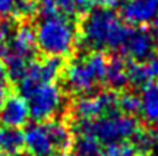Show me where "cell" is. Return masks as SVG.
I'll list each match as a JSON object with an SVG mask.
<instances>
[{"instance_id":"obj_27","label":"cell","mask_w":158,"mask_h":156,"mask_svg":"<svg viewBox=\"0 0 158 156\" xmlns=\"http://www.w3.org/2000/svg\"><path fill=\"white\" fill-rule=\"evenodd\" d=\"M9 98V89L6 83H0V108L3 106V104L6 102V99Z\"/></svg>"},{"instance_id":"obj_7","label":"cell","mask_w":158,"mask_h":156,"mask_svg":"<svg viewBox=\"0 0 158 156\" xmlns=\"http://www.w3.org/2000/svg\"><path fill=\"white\" fill-rule=\"evenodd\" d=\"M63 69L62 58L59 57H45L38 62H31L27 66L22 78L18 80L19 92L23 98L43 83L54 82Z\"/></svg>"},{"instance_id":"obj_14","label":"cell","mask_w":158,"mask_h":156,"mask_svg":"<svg viewBox=\"0 0 158 156\" xmlns=\"http://www.w3.org/2000/svg\"><path fill=\"white\" fill-rule=\"evenodd\" d=\"M141 112L148 123L158 124V82H151L142 88Z\"/></svg>"},{"instance_id":"obj_16","label":"cell","mask_w":158,"mask_h":156,"mask_svg":"<svg viewBox=\"0 0 158 156\" xmlns=\"http://www.w3.org/2000/svg\"><path fill=\"white\" fill-rule=\"evenodd\" d=\"M106 82L113 89H120L127 80V66L122 57H113L107 60V70H106Z\"/></svg>"},{"instance_id":"obj_11","label":"cell","mask_w":158,"mask_h":156,"mask_svg":"<svg viewBox=\"0 0 158 156\" xmlns=\"http://www.w3.org/2000/svg\"><path fill=\"white\" fill-rule=\"evenodd\" d=\"M25 147L31 156H53L56 147L51 142L45 123H34L27 126L23 131Z\"/></svg>"},{"instance_id":"obj_20","label":"cell","mask_w":158,"mask_h":156,"mask_svg":"<svg viewBox=\"0 0 158 156\" xmlns=\"http://www.w3.org/2000/svg\"><path fill=\"white\" fill-rule=\"evenodd\" d=\"M117 108L123 114L133 115V114L141 111V99L136 94L126 92V94L120 95L117 98Z\"/></svg>"},{"instance_id":"obj_26","label":"cell","mask_w":158,"mask_h":156,"mask_svg":"<svg viewBox=\"0 0 158 156\" xmlns=\"http://www.w3.org/2000/svg\"><path fill=\"white\" fill-rule=\"evenodd\" d=\"M15 15V0H0V18L7 19Z\"/></svg>"},{"instance_id":"obj_23","label":"cell","mask_w":158,"mask_h":156,"mask_svg":"<svg viewBox=\"0 0 158 156\" xmlns=\"http://www.w3.org/2000/svg\"><path fill=\"white\" fill-rule=\"evenodd\" d=\"M15 29H16L15 25L10 21H7V19H3L0 22V57H5L9 41H10Z\"/></svg>"},{"instance_id":"obj_18","label":"cell","mask_w":158,"mask_h":156,"mask_svg":"<svg viewBox=\"0 0 158 156\" xmlns=\"http://www.w3.org/2000/svg\"><path fill=\"white\" fill-rule=\"evenodd\" d=\"M76 156H100L101 143L91 134H78L73 143Z\"/></svg>"},{"instance_id":"obj_28","label":"cell","mask_w":158,"mask_h":156,"mask_svg":"<svg viewBox=\"0 0 158 156\" xmlns=\"http://www.w3.org/2000/svg\"><path fill=\"white\" fill-rule=\"evenodd\" d=\"M6 79H7V70L3 62H0V83H6Z\"/></svg>"},{"instance_id":"obj_5","label":"cell","mask_w":158,"mask_h":156,"mask_svg":"<svg viewBox=\"0 0 158 156\" xmlns=\"http://www.w3.org/2000/svg\"><path fill=\"white\" fill-rule=\"evenodd\" d=\"M35 48L37 42H35L34 29L29 25H21L19 28L15 29L3 57L7 70V78H10L15 82L22 78L27 66L32 62Z\"/></svg>"},{"instance_id":"obj_21","label":"cell","mask_w":158,"mask_h":156,"mask_svg":"<svg viewBox=\"0 0 158 156\" xmlns=\"http://www.w3.org/2000/svg\"><path fill=\"white\" fill-rule=\"evenodd\" d=\"M100 156H138V150L133 145L120 142V143L108 145L106 150H101Z\"/></svg>"},{"instance_id":"obj_31","label":"cell","mask_w":158,"mask_h":156,"mask_svg":"<svg viewBox=\"0 0 158 156\" xmlns=\"http://www.w3.org/2000/svg\"><path fill=\"white\" fill-rule=\"evenodd\" d=\"M0 156H7V155H0ZM13 156H23V155H13Z\"/></svg>"},{"instance_id":"obj_2","label":"cell","mask_w":158,"mask_h":156,"mask_svg":"<svg viewBox=\"0 0 158 156\" xmlns=\"http://www.w3.org/2000/svg\"><path fill=\"white\" fill-rule=\"evenodd\" d=\"M34 32L37 47L47 57L62 58L68 56L72 53L78 41L75 23L63 15L43 16Z\"/></svg>"},{"instance_id":"obj_8","label":"cell","mask_w":158,"mask_h":156,"mask_svg":"<svg viewBox=\"0 0 158 156\" xmlns=\"http://www.w3.org/2000/svg\"><path fill=\"white\" fill-rule=\"evenodd\" d=\"M118 95L114 92H100L95 95H84L73 104V112L79 120H95L104 114L116 111Z\"/></svg>"},{"instance_id":"obj_17","label":"cell","mask_w":158,"mask_h":156,"mask_svg":"<svg viewBox=\"0 0 158 156\" xmlns=\"http://www.w3.org/2000/svg\"><path fill=\"white\" fill-rule=\"evenodd\" d=\"M51 142L56 147V150L66 152L72 145V134L69 128L60 121H47L45 123Z\"/></svg>"},{"instance_id":"obj_19","label":"cell","mask_w":158,"mask_h":156,"mask_svg":"<svg viewBox=\"0 0 158 156\" xmlns=\"http://www.w3.org/2000/svg\"><path fill=\"white\" fill-rule=\"evenodd\" d=\"M51 2H53L59 15L68 18L82 13L88 9V5L85 0H51Z\"/></svg>"},{"instance_id":"obj_12","label":"cell","mask_w":158,"mask_h":156,"mask_svg":"<svg viewBox=\"0 0 158 156\" xmlns=\"http://www.w3.org/2000/svg\"><path fill=\"white\" fill-rule=\"evenodd\" d=\"M29 120L28 102L22 95L9 96L0 108V123L7 128H21Z\"/></svg>"},{"instance_id":"obj_25","label":"cell","mask_w":158,"mask_h":156,"mask_svg":"<svg viewBox=\"0 0 158 156\" xmlns=\"http://www.w3.org/2000/svg\"><path fill=\"white\" fill-rule=\"evenodd\" d=\"M88 7H97V9H113L122 3V0H85Z\"/></svg>"},{"instance_id":"obj_4","label":"cell","mask_w":158,"mask_h":156,"mask_svg":"<svg viewBox=\"0 0 158 156\" xmlns=\"http://www.w3.org/2000/svg\"><path fill=\"white\" fill-rule=\"evenodd\" d=\"M107 58L101 51L75 58L64 70V82L70 92L89 95L97 86L106 82Z\"/></svg>"},{"instance_id":"obj_24","label":"cell","mask_w":158,"mask_h":156,"mask_svg":"<svg viewBox=\"0 0 158 156\" xmlns=\"http://www.w3.org/2000/svg\"><path fill=\"white\" fill-rule=\"evenodd\" d=\"M38 6V0H15V15L31 16Z\"/></svg>"},{"instance_id":"obj_15","label":"cell","mask_w":158,"mask_h":156,"mask_svg":"<svg viewBox=\"0 0 158 156\" xmlns=\"http://www.w3.org/2000/svg\"><path fill=\"white\" fill-rule=\"evenodd\" d=\"M23 146V133L19 128L0 127V155H19Z\"/></svg>"},{"instance_id":"obj_3","label":"cell","mask_w":158,"mask_h":156,"mask_svg":"<svg viewBox=\"0 0 158 156\" xmlns=\"http://www.w3.org/2000/svg\"><path fill=\"white\" fill-rule=\"evenodd\" d=\"M78 134H91L100 143L113 145L132 139L139 131V124L133 115L113 111L95 120H79L75 124Z\"/></svg>"},{"instance_id":"obj_13","label":"cell","mask_w":158,"mask_h":156,"mask_svg":"<svg viewBox=\"0 0 158 156\" xmlns=\"http://www.w3.org/2000/svg\"><path fill=\"white\" fill-rule=\"evenodd\" d=\"M158 79V58H148L143 62H133L127 66V80L135 86L155 82Z\"/></svg>"},{"instance_id":"obj_9","label":"cell","mask_w":158,"mask_h":156,"mask_svg":"<svg viewBox=\"0 0 158 156\" xmlns=\"http://www.w3.org/2000/svg\"><path fill=\"white\" fill-rule=\"evenodd\" d=\"M157 45L151 31L145 28H130L118 51L127 58L135 62H143L151 58Z\"/></svg>"},{"instance_id":"obj_29","label":"cell","mask_w":158,"mask_h":156,"mask_svg":"<svg viewBox=\"0 0 158 156\" xmlns=\"http://www.w3.org/2000/svg\"><path fill=\"white\" fill-rule=\"evenodd\" d=\"M154 137H155V143H157V147H158V124H157V128H155V133H154Z\"/></svg>"},{"instance_id":"obj_10","label":"cell","mask_w":158,"mask_h":156,"mask_svg":"<svg viewBox=\"0 0 158 156\" xmlns=\"http://www.w3.org/2000/svg\"><path fill=\"white\" fill-rule=\"evenodd\" d=\"M122 16L130 25H148L158 21V0H126Z\"/></svg>"},{"instance_id":"obj_6","label":"cell","mask_w":158,"mask_h":156,"mask_svg":"<svg viewBox=\"0 0 158 156\" xmlns=\"http://www.w3.org/2000/svg\"><path fill=\"white\" fill-rule=\"evenodd\" d=\"M25 99L28 102L29 117L37 123L48 121L62 111L64 96L60 86L54 82H47L29 92Z\"/></svg>"},{"instance_id":"obj_30","label":"cell","mask_w":158,"mask_h":156,"mask_svg":"<svg viewBox=\"0 0 158 156\" xmlns=\"http://www.w3.org/2000/svg\"><path fill=\"white\" fill-rule=\"evenodd\" d=\"M59 156H76V155H72V153H69V152H62Z\"/></svg>"},{"instance_id":"obj_22","label":"cell","mask_w":158,"mask_h":156,"mask_svg":"<svg viewBox=\"0 0 158 156\" xmlns=\"http://www.w3.org/2000/svg\"><path fill=\"white\" fill-rule=\"evenodd\" d=\"M135 139V149L141 153H148L152 149L157 147V143H155V137H154L152 133H148V131H138V133L132 137Z\"/></svg>"},{"instance_id":"obj_1","label":"cell","mask_w":158,"mask_h":156,"mask_svg":"<svg viewBox=\"0 0 158 156\" xmlns=\"http://www.w3.org/2000/svg\"><path fill=\"white\" fill-rule=\"evenodd\" d=\"M118 15L111 9H95L82 21V42L95 51L118 50L129 32Z\"/></svg>"}]
</instances>
